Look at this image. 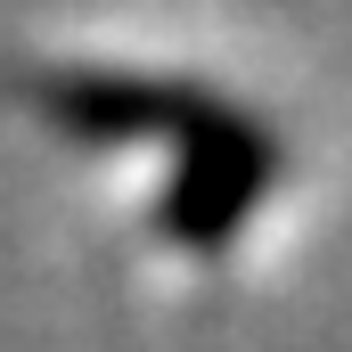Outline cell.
<instances>
[{"instance_id": "cell-1", "label": "cell", "mask_w": 352, "mask_h": 352, "mask_svg": "<svg viewBox=\"0 0 352 352\" xmlns=\"http://www.w3.org/2000/svg\"><path fill=\"white\" fill-rule=\"evenodd\" d=\"M287 173V148L263 115H246L238 98H221L188 140L173 148V180L156 197V230L188 254H221L238 246V230L263 213V197Z\"/></svg>"}, {"instance_id": "cell-2", "label": "cell", "mask_w": 352, "mask_h": 352, "mask_svg": "<svg viewBox=\"0 0 352 352\" xmlns=\"http://www.w3.org/2000/svg\"><path fill=\"white\" fill-rule=\"evenodd\" d=\"M41 115L66 131V140H90V148H123V140H188L221 90L180 82V74H131V66H66L33 90Z\"/></svg>"}]
</instances>
